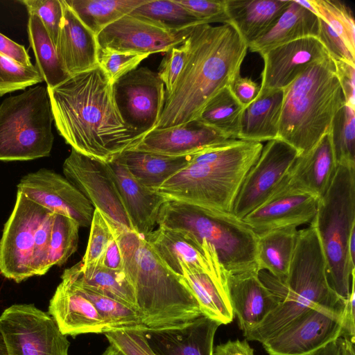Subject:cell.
I'll list each match as a JSON object with an SVG mask.
<instances>
[{"instance_id":"c3c4849f","label":"cell","mask_w":355,"mask_h":355,"mask_svg":"<svg viewBox=\"0 0 355 355\" xmlns=\"http://www.w3.org/2000/svg\"><path fill=\"white\" fill-rule=\"evenodd\" d=\"M187 53V46L184 42L181 45L168 51L161 62L157 73L164 84L166 96L171 92L177 78L183 69Z\"/></svg>"},{"instance_id":"603a6c76","label":"cell","mask_w":355,"mask_h":355,"mask_svg":"<svg viewBox=\"0 0 355 355\" xmlns=\"http://www.w3.org/2000/svg\"><path fill=\"white\" fill-rule=\"evenodd\" d=\"M61 282L49 302V313L65 336L103 334V320L94 304L63 272Z\"/></svg>"},{"instance_id":"d6a6232c","label":"cell","mask_w":355,"mask_h":355,"mask_svg":"<svg viewBox=\"0 0 355 355\" xmlns=\"http://www.w3.org/2000/svg\"><path fill=\"white\" fill-rule=\"evenodd\" d=\"M298 230L289 227L258 235L256 263L277 279L284 278L289 270L295 248Z\"/></svg>"},{"instance_id":"680465c9","label":"cell","mask_w":355,"mask_h":355,"mask_svg":"<svg viewBox=\"0 0 355 355\" xmlns=\"http://www.w3.org/2000/svg\"><path fill=\"white\" fill-rule=\"evenodd\" d=\"M311 355H340L338 339L328 343Z\"/></svg>"},{"instance_id":"f907efd6","label":"cell","mask_w":355,"mask_h":355,"mask_svg":"<svg viewBox=\"0 0 355 355\" xmlns=\"http://www.w3.org/2000/svg\"><path fill=\"white\" fill-rule=\"evenodd\" d=\"M318 38L333 59L355 64V56L350 53L343 40L321 17H319Z\"/></svg>"},{"instance_id":"d4e9b609","label":"cell","mask_w":355,"mask_h":355,"mask_svg":"<svg viewBox=\"0 0 355 355\" xmlns=\"http://www.w3.org/2000/svg\"><path fill=\"white\" fill-rule=\"evenodd\" d=\"M336 168L331 135L328 132L309 151L297 156L279 186L320 198L327 190Z\"/></svg>"},{"instance_id":"f6af8a7d","label":"cell","mask_w":355,"mask_h":355,"mask_svg":"<svg viewBox=\"0 0 355 355\" xmlns=\"http://www.w3.org/2000/svg\"><path fill=\"white\" fill-rule=\"evenodd\" d=\"M148 54H139L114 51L98 47V65L114 84L120 78L137 68Z\"/></svg>"},{"instance_id":"6125c7cd","label":"cell","mask_w":355,"mask_h":355,"mask_svg":"<svg viewBox=\"0 0 355 355\" xmlns=\"http://www.w3.org/2000/svg\"><path fill=\"white\" fill-rule=\"evenodd\" d=\"M102 355H124L119 349L112 345H110L107 347L105 351Z\"/></svg>"},{"instance_id":"11a10c76","label":"cell","mask_w":355,"mask_h":355,"mask_svg":"<svg viewBox=\"0 0 355 355\" xmlns=\"http://www.w3.org/2000/svg\"><path fill=\"white\" fill-rule=\"evenodd\" d=\"M355 270L351 276V288L347 301L343 338L355 342Z\"/></svg>"},{"instance_id":"ac0fdd59","label":"cell","mask_w":355,"mask_h":355,"mask_svg":"<svg viewBox=\"0 0 355 355\" xmlns=\"http://www.w3.org/2000/svg\"><path fill=\"white\" fill-rule=\"evenodd\" d=\"M263 60L259 92L284 89L307 67L329 55L316 37L290 42L260 53Z\"/></svg>"},{"instance_id":"b9f144b4","label":"cell","mask_w":355,"mask_h":355,"mask_svg":"<svg viewBox=\"0 0 355 355\" xmlns=\"http://www.w3.org/2000/svg\"><path fill=\"white\" fill-rule=\"evenodd\" d=\"M329 132L337 164H355V109L344 103L334 118Z\"/></svg>"},{"instance_id":"74e56055","label":"cell","mask_w":355,"mask_h":355,"mask_svg":"<svg viewBox=\"0 0 355 355\" xmlns=\"http://www.w3.org/2000/svg\"><path fill=\"white\" fill-rule=\"evenodd\" d=\"M64 272L77 289L94 304L103 320L104 332L144 327L137 311L83 284L77 279L72 266L65 269Z\"/></svg>"},{"instance_id":"ba28073f","label":"cell","mask_w":355,"mask_h":355,"mask_svg":"<svg viewBox=\"0 0 355 355\" xmlns=\"http://www.w3.org/2000/svg\"><path fill=\"white\" fill-rule=\"evenodd\" d=\"M311 223L325 258L329 284L339 297L347 300L355 270L348 253L349 238L355 230V164H337Z\"/></svg>"},{"instance_id":"60d3db41","label":"cell","mask_w":355,"mask_h":355,"mask_svg":"<svg viewBox=\"0 0 355 355\" xmlns=\"http://www.w3.org/2000/svg\"><path fill=\"white\" fill-rule=\"evenodd\" d=\"M318 17L324 19L355 56V24L351 8L338 0H309Z\"/></svg>"},{"instance_id":"5bb4252c","label":"cell","mask_w":355,"mask_h":355,"mask_svg":"<svg viewBox=\"0 0 355 355\" xmlns=\"http://www.w3.org/2000/svg\"><path fill=\"white\" fill-rule=\"evenodd\" d=\"M116 103L127 126L144 137L155 128L163 112L165 86L157 73L137 68L113 84Z\"/></svg>"},{"instance_id":"ab89813d","label":"cell","mask_w":355,"mask_h":355,"mask_svg":"<svg viewBox=\"0 0 355 355\" xmlns=\"http://www.w3.org/2000/svg\"><path fill=\"white\" fill-rule=\"evenodd\" d=\"M79 228V224L71 218L55 214L48 248L51 268L64 264L77 250Z\"/></svg>"},{"instance_id":"484cf974","label":"cell","mask_w":355,"mask_h":355,"mask_svg":"<svg viewBox=\"0 0 355 355\" xmlns=\"http://www.w3.org/2000/svg\"><path fill=\"white\" fill-rule=\"evenodd\" d=\"M63 16L55 46L67 73L73 75L98 66L97 36L87 28L62 0Z\"/></svg>"},{"instance_id":"8d00e7d4","label":"cell","mask_w":355,"mask_h":355,"mask_svg":"<svg viewBox=\"0 0 355 355\" xmlns=\"http://www.w3.org/2000/svg\"><path fill=\"white\" fill-rule=\"evenodd\" d=\"M72 268L77 279L85 286L137 311L133 288L123 270H112L98 264L83 270L80 261Z\"/></svg>"},{"instance_id":"277c9868","label":"cell","mask_w":355,"mask_h":355,"mask_svg":"<svg viewBox=\"0 0 355 355\" xmlns=\"http://www.w3.org/2000/svg\"><path fill=\"white\" fill-rule=\"evenodd\" d=\"M260 142L228 139L200 153L153 191L167 200L232 212L241 184L263 149Z\"/></svg>"},{"instance_id":"bcb514c9","label":"cell","mask_w":355,"mask_h":355,"mask_svg":"<svg viewBox=\"0 0 355 355\" xmlns=\"http://www.w3.org/2000/svg\"><path fill=\"white\" fill-rule=\"evenodd\" d=\"M28 15L37 16L56 46L63 16L62 0H21Z\"/></svg>"},{"instance_id":"4fadbf2b","label":"cell","mask_w":355,"mask_h":355,"mask_svg":"<svg viewBox=\"0 0 355 355\" xmlns=\"http://www.w3.org/2000/svg\"><path fill=\"white\" fill-rule=\"evenodd\" d=\"M65 178L115 228L132 230V224L108 163L71 148L63 166Z\"/></svg>"},{"instance_id":"7a4b0ae2","label":"cell","mask_w":355,"mask_h":355,"mask_svg":"<svg viewBox=\"0 0 355 355\" xmlns=\"http://www.w3.org/2000/svg\"><path fill=\"white\" fill-rule=\"evenodd\" d=\"M185 62L155 128L196 120L207 104L240 74L248 44L230 23L193 26L184 41Z\"/></svg>"},{"instance_id":"cb8c5ba5","label":"cell","mask_w":355,"mask_h":355,"mask_svg":"<svg viewBox=\"0 0 355 355\" xmlns=\"http://www.w3.org/2000/svg\"><path fill=\"white\" fill-rule=\"evenodd\" d=\"M227 284L232 309L244 336L264 320L278 300L261 281L257 270L227 273Z\"/></svg>"},{"instance_id":"6f0895ef","label":"cell","mask_w":355,"mask_h":355,"mask_svg":"<svg viewBox=\"0 0 355 355\" xmlns=\"http://www.w3.org/2000/svg\"><path fill=\"white\" fill-rule=\"evenodd\" d=\"M214 355H254L252 348L245 338L243 340H229L220 343L214 349Z\"/></svg>"},{"instance_id":"7dc6e473","label":"cell","mask_w":355,"mask_h":355,"mask_svg":"<svg viewBox=\"0 0 355 355\" xmlns=\"http://www.w3.org/2000/svg\"><path fill=\"white\" fill-rule=\"evenodd\" d=\"M103 334L110 344L124 355H155L140 328L113 329L105 331Z\"/></svg>"},{"instance_id":"3957f363","label":"cell","mask_w":355,"mask_h":355,"mask_svg":"<svg viewBox=\"0 0 355 355\" xmlns=\"http://www.w3.org/2000/svg\"><path fill=\"white\" fill-rule=\"evenodd\" d=\"M112 227L122 254L123 271L133 288L144 327L182 326L202 315L183 277L162 261L144 236Z\"/></svg>"},{"instance_id":"836d02e7","label":"cell","mask_w":355,"mask_h":355,"mask_svg":"<svg viewBox=\"0 0 355 355\" xmlns=\"http://www.w3.org/2000/svg\"><path fill=\"white\" fill-rule=\"evenodd\" d=\"M82 23L96 36L148 0H65Z\"/></svg>"},{"instance_id":"ee69618b","label":"cell","mask_w":355,"mask_h":355,"mask_svg":"<svg viewBox=\"0 0 355 355\" xmlns=\"http://www.w3.org/2000/svg\"><path fill=\"white\" fill-rule=\"evenodd\" d=\"M85 253L81 262L83 270L96 266L114 235L112 226L101 211L94 209Z\"/></svg>"},{"instance_id":"8992f818","label":"cell","mask_w":355,"mask_h":355,"mask_svg":"<svg viewBox=\"0 0 355 355\" xmlns=\"http://www.w3.org/2000/svg\"><path fill=\"white\" fill-rule=\"evenodd\" d=\"M283 91L277 139L303 155L330 132L345 103L332 58L310 65Z\"/></svg>"},{"instance_id":"4316f807","label":"cell","mask_w":355,"mask_h":355,"mask_svg":"<svg viewBox=\"0 0 355 355\" xmlns=\"http://www.w3.org/2000/svg\"><path fill=\"white\" fill-rule=\"evenodd\" d=\"M108 164L133 231L144 236L147 235L154 230L160 208L167 200L138 182L118 158Z\"/></svg>"},{"instance_id":"83f0119b","label":"cell","mask_w":355,"mask_h":355,"mask_svg":"<svg viewBox=\"0 0 355 355\" xmlns=\"http://www.w3.org/2000/svg\"><path fill=\"white\" fill-rule=\"evenodd\" d=\"M230 23L249 46L277 22L291 0H224Z\"/></svg>"},{"instance_id":"2e32d148","label":"cell","mask_w":355,"mask_h":355,"mask_svg":"<svg viewBox=\"0 0 355 355\" xmlns=\"http://www.w3.org/2000/svg\"><path fill=\"white\" fill-rule=\"evenodd\" d=\"M193 27L172 30L154 21L128 14L104 28L97 35V41L98 47L116 51L148 55L166 53L182 44Z\"/></svg>"},{"instance_id":"4dcf8cb0","label":"cell","mask_w":355,"mask_h":355,"mask_svg":"<svg viewBox=\"0 0 355 355\" xmlns=\"http://www.w3.org/2000/svg\"><path fill=\"white\" fill-rule=\"evenodd\" d=\"M197 300L202 315L220 325L231 323L234 317L227 284V273L221 277L205 272H186L182 276Z\"/></svg>"},{"instance_id":"d590c367","label":"cell","mask_w":355,"mask_h":355,"mask_svg":"<svg viewBox=\"0 0 355 355\" xmlns=\"http://www.w3.org/2000/svg\"><path fill=\"white\" fill-rule=\"evenodd\" d=\"M27 31L35 57V66L42 76L46 87H54L68 79L70 76L63 68L55 46L37 16L29 15Z\"/></svg>"},{"instance_id":"7402d4cb","label":"cell","mask_w":355,"mask_h":355,"mask_svg":"<svg viewBox=\"0 0 355 355\" xmlns=\"http://www.w3.org/2000/svg\"><path fill=\"white\" fill-rule=\"evenodd\" d=\"M228 140L195 120L175 126L154 128L132 150L169 157L200 153Z\"/></svg>"},{"instance_id":"94428289","label":"cell","mask_w":355,"mask_h":355,"mask_svg":"<svg viewBox=\"0 0 355 355\" xmlns=\"http://www.w3.org/2000/svg\"><path fill=\"white\" fill-rule=\"evenodd\" d=\"M0 355H8V349L2 331L0 329Z\"/></svg>"},{"instance_id":"816d5d0a","label":"cell","mask_w":355,"mask_h":355,"mask_svg":"<svg viewBox=\"0 0 355 355\" xmlns=\"http://www.w3.org/2000/svg\"><path fill=\"white\" fill-rule=\"evenodd\" d=\"M333 60L345 103L355 109V64L342 60Z\"/></svg>"},{"instance_id":"8fae6325","label":"cell","mask_w":355,"mask_h":355,"mask_svg":"<svg viewBox=\"0 0 355 355\" xmlns=\"http://www.w3.org/2000/svg\"><path fill=\"white\" fill-rule=\"evenodd\" d=\"M8 355H68L70 343L53 318L33 304H13L0 315Z\"/></svg>"},{"instance_id":"ffe728a7","label":"cell","mask_w":355,"mask_h":355,"mask_svg":"<svg viewBox=\"0 0 355 355\" xmlns=\"http://www.w3.org/2000/svg\"><path fill=\"white\" fill-rule=\"evenodd\" d=\"M144 237L162 261L180 276L186 272H205L214 277L227 274L216 256L207 258L202 247L184 233L158 227Z\"/></svg>"},{"instance_id":"f5cc1de1","label":"cell","mask_w":355,"mask_h":355,"mask_svg":"<svg viewBox=\"0 0 355 355\" xmlns=\"http://www.w3.org/2000/svg\"><path fill=\"white\" fill-rule=\"evenodd\" d=\"M237 101L245 108L257 97L260 85L251 78L237 76L230 86Z\"/></svg>"},{"instance_id":"44dd1931","label":"cell","mask_w":355,"mask_h":355,"mask_svg":"<svg viewBox=\"0 0 355 355\" xmlns=\"http://www.w3.org/2000/svg\"><path fill=\"white\" fill-rule=\"evenodd\" d=\"M219 326L202 315L182 326L140 329L155 355H214V340Z\"/></svg>"},{"instance_id":"f35d334b","label":"cell","mask_w":355,"mask_h":355,"mask_svg":"<svg viewBox=\"0 0 355 355\" xmlns=\"http://www.w3.org/2000/svg\"><path fill=\"white\" fill-rule=\"evenodd\" d=\"M130 14L154 21L175 31L204 24L176 0H148Z\"/></svg>"},{"instance_id":"5b68a950","label":"cell","mask_w":355,"mask_h":355,"mask_svg":"<svg viewBox=\"0 0 355 355\" xmlns=\"http://www.w3.org/2000/svg\"><path fill=\"white\" fill-rule=\"evenodd\" d=\"M259 277L277 298L278 304L261 323L244 335L248 340L262 343L309 309L343 299L329 284L325 258L311 223L298 230L287 275L277 279L261 270Z\"/></svg>"},{"instance_id":"e575fe53","label":"cell","mask_w":355,"mask_h":355,"mask_svg":"<svg viewBox=\"0 0 355 355\" xmlns=\"http://www.w3.org/2000/svg\"><path fill=\"white\" fill-rule=\"evenodd\" d=\"M244 110L228 87L207 104L196 121L226 139H239Z\"/></svg>"},{"instance_id":"f546056e","label":"cell","mask_w":355,"mask_h":355,"mask_svg":"<svg viewBox=\"0 0 355 355\" xmlns=\"http://www.w3.org/2000/svg\"><path fill=\"white\" fill-rule=\"evenodd\" d=\"M283 89L259 92L244 110L239 139L263 142L277 139Z\"/></svg>"},{"instance_id":"6da1fadb","label":"cell","mask_w":355,"mask_h":355,"mask_svg":"<svg viewBox=\"0 0 355 355\" xmlns=\"http://www.w3.org/2000/svg\"><path fill=\"white\" fill-rule=\"evenodd\" d=\"M47 91L58 133L80 153L109 163L144 138L124 122L113 83L98 65Z\"/></svg>"},{"instance_id":"1f68e13d","label":"cell","mask_w":355,"mask_h":355,"mask_svg":"<svg viewBox=\"0 0 355 355\" xmlns=\"http://www.w3.org/2000/svg\"><path fill=\"white\" fill-rule=\"evenodd\" d=\"M142 185L154 191L191 162L192 155L169 157L130 150L117 157Z\"/></svg>"},{"instance_id":"9a60e30c","label":"cell","mask_w":355,"mask_h":355,"mask_svg":"<svg viewBox=\"0 0 355 355\" xmlns=\"http://www.w3.org/2000/svg\"><path fill=\"white\" fill-rule=\"evenodd\" d=\"M298 155L294 148L280 139L268 141L246 174L232 213L243 219L263 204L281 184Z\"/></svg>"},{"instance_id":"9c48e42d","label":"cell","mask_w":355,"mask_h":355,"mask_svg":"<svg viewBox=\"0 0 355 355\" xmlns=\"http://www.w3.org/2000/svg\"><path fill=\"white\" fill-rule=\"evenodd\" d=\"M53 118L47 87L37 85L0 104V161H27L50 155Z\"/></svg>"},{"instance_id":"f1b7e54d","label":"cell","mask_w":355,"mask_h":355,"mask_svg":"<svg viewBox=\"0 0 355 355\" xmlns=\"http://www.w3.org/2000/svg\"><path fill=\"white\" fill-rule=\"evenodd\" d=\"M319 17L310 10L291 0L275 25L261 37L248 46L259 54L273 47L306 37H318Z\"/></svg>"},{"instance_id":"db71d44e","label":"cell","mask_w":355,"mask_h":355,"mask_svg":"<svg viewBox=\"0 0 355 355\" xmlns=\"http://www.w3.org/2000/svg\"><path fill=\"white\" fill-rule=\"evenodd\" d=\"M0 55L24 67L33 64L25 47L1 33Z\"/></svg>"},{"instance_id":"d6986e66","label":"cell","mask_w":355,"mask_h":355,"mask_svg":"<svg viewBox=\"0 0 355 355\" xmlns=\"http://www.w3.org/2000/svg\"><path fill=\"white\" fill-rule=\"evenodd\" d=\"M320 198L279 186L261 205L242 220L257 234L311 223Z\"/></svg>"},{"instance_id":"e0dca14e","label":"cell","mask_w":355,"mask_h":355,"mask_svg":"<svg viewBox=\"0 0 355 355\" xmlns=\"http://www.w3.org/2000/svg\"><path fill=\"white\" fill-rule=\"evenodd\" d=\"M21 192L54 214L76 220L80 227L91 225L94 207L89 200L65 177L41 168L22 177L17 184Z\"/></svg>"},{"instance_id":"681fc988","label":"cell","mask_w":355,"mask_h":355,"mask_svg":"<svg viewBox=\"0 0 355 355\" xmlns=\"http://www.w3.org/2000/svg\"><path fill=\"white\" fill-rule=\"evenodd\" d=\"M204 24L230 23L224 0H176Z\"/></svg>"},{"instance_id":"30bf717a","label":"cell","mask_w":355,"mask_h":355,"mask_svg":"<svg viewBox=\"0 0 355 355\" xmlns=\"http://www.w3.org/2000/svg\"><path fill=\"white\" fill-rule=\"evenodd\" d=\"M347 301L320 304L261 344L268 355H311L343 336Z\"/></svg>"},{"instance_id":"7bdbcfd3","label":"cell","mask_w":355,"mask_h":355,"mask_svg":"<svg viewBox=\"0 0 355 355\" xmlns=\"http://www.w3.org/2000/svg\"><path fill=\"white\" fill-rule=\"evenodd\" d=\"M44 81L36 66H21L0 55V96Z\"/></svg>"},{"instance_id":"7c38bea8","label":"cell","mask_w":355,"mask_h":355,"mask_svg":"<svg viewBox=\"0 0 355 355\" xmlns=\"http://www.w3.org/2000/svg\"><path fill=\"white\" fill-rule=\"evenodd\" d=\"M47 209L19 191L0 239V272L17 283L35 276L34 252L37 226Z\"/></svg>"},{"instance_id":"52a82bcc","label":"cell","mask_w":355,"mask_h":355,"mask_svg":"<svg viewBox=\"0 0 355 355\" xmlns=\"http://www.w3.org/2000/svg\"><path fill=\"white\" fill-rule=\"evenodd\" d=\"M157 225L184 233L197 243L205 241L214 248L228 274L259 270L258 235L232 212L166 200L160 208Z\"/></svg>"},{"instance_id":"9f6ffc18","label":"cell","mask_w":355,"mask_h":355,"mask_svg":"<svg viewBox=\"0 0 355 355\" xmlns=\"http://www.w3.org/2000/svg\"><path fill=\"white\" fill-rule=\"evenodd\" d=\"M113 228V227H112ZM114 235L110 239L98 265L112 270H123V258L116 236Z\"/></svg>"},{"instance_id":"91938a15","label":"cell","mask_w":355,"mask_h":355,"mask_svg":"<svg viewBox=\"0 0 355 355\" xmlns=\"http://www.w3.org/2000/svg\"><path fill=\"white\" fill-rule=\"evenodd\" d=\"M348 253L352 265L355 266V230L352 231L349 238L348 244Z\"/></svg>"}]
</instances>
